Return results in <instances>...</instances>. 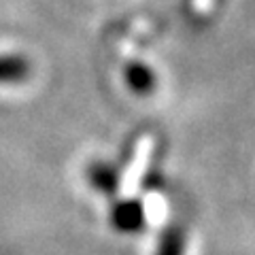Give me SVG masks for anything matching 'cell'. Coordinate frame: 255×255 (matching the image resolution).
I'll return each instance as SVG.
<instances>
[{
	"instance_id": "1",
	"label": "cell",
	"mask_w": 255,
	"mask_h": 255,
	"mask_svg": "<svg viewBox=\"0 0 255 255\" xmlns=\"http://www.w3.org/2000/svg\"><path fill=\"white\" fill-rule=\"evenodd\" d=\"M147 213L136 198H124L111 206V226L122 234H136L145 230Z\"/></svg>"
},
{
	"instance_id": "2",
	"label": "cell",
	"mask_w": 255,
	"mask_h": 255,
	"mask_svg": "<svg viewBox=\"0 0 255 255\" xmlns=\"http://www.w3.org/2000/svg\"><path fill=\"white\" fill-rule=\"evenodd\" d=\"M85 177L87 183L102 196H115L119 191V183H122L117 166H113L111 162H102V159H96L87 166Z\"/></svg>"
},
{
	"instance_id": "3",
	"label": "cell",
	"mask_w": 255,
	"mask_h": 255,
	"mask_svg": "<svg viewBox=\"0 0 255 255\" xmlns=\"http://www.w3.org/2000/svg\"><path fill=\"white\" fill-rule=\"evenodd\" d=\"M124 79H126L128 90L136 96H149V94H153L155 87H157L155 70L140 60H132V62L126 64Z\"/></svg>"
},
{
	"instance_id": "4",
	"label": "cell",
	"mask_w": 255,
	"mask_h": 255,
	"mask_svg": "<svg viewBox=\"0 0 255 255\" xmlns=\"http://www.w3.org/2000/svg\"><path fill=\"white\" fill-rule=\"evenodd\" d=\"M32 75V64L21 53L0 55V85H17L28 81Z\"/></svg>"
},
{
	"instance_id": "5",
	"label": "cell",
	"mask_w": 255,
	"mask_h": 255,
	"mask_svg": "<svg viewBox=\"0 0 255 255\" xmlns=\"http://www.w3.org/2000/svg\"><path fill=\"white\" fill-rule=\"evenodd\" d=\"M185 232H183L181 226H168L162 232L155 247V253L153 255H185Z\"/></svg>"
}]
</instances>
